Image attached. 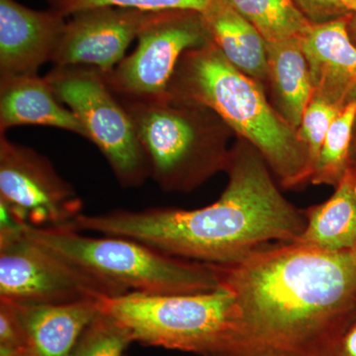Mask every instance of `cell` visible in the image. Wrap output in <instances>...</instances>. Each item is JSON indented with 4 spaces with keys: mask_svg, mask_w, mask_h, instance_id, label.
Instances as JSON below:
<instances>
[{
    "mask_svg": "<svg viewBox=\"0 0 356 356\" xmlns=\"http://www.w3.org/2000/svg\"><path fill=\"white\" fill-rule=\"evenodd\" d=\"M51 10L60 15H74L89 9L102 7L133 9L146 13L188 10L202 13L212 0H48Z\"/></svg>",
    "mask_w": 356,
    "mask_h": 356,
    "instance_id": "22",
    "label": "cell"
},
{
    "mask_svg": "<svg viewBox=\"0 0 356 356\" xmlns=\"http://www.w3.org/2000/svg\"><path fill=\"white\" fill-rule=\"evenodd\" d=\"M350 163L351 165H356V114L353 121V132H351Z\"/></svg>",
    "mask_w": 356,
    "mask_h": 356,
    "instance_id": "27",
    "label": "cell"
},
{
    "mask_svg": "<svg viewBox=\"0 0 356 356\" xmlns=\"http://www.w3.org/2000/svg\"><path fill=\"white\" fill-rule=\"evenodd\" d=\"M344 108L346 107L337 106L320 98L313 97L304 112L297 129V136L308 149L311 175H313L325 136Z\"/></svg>",
    "mask_w": 356,
    "mask_h": 356,
    "instance_id": "23",
    "label": "cell"
},
{
    "mask_svg": "<svg viewBox=\"0 0 356 356\" xmlns=\"http://www.w3.org/2000/svg\"><path fill=\"white\" fill-rule=\"evenodd\" d=\"M54 93L74 114L123 187H138L149 165L127 110L95 69L55 67L46 76Z\"/></svg>",
    "mask_w": 356,
    "mask_h": 356,
    "instance_id": "7",
    "label": "cell"
},
{
    "mask_svg": "<svg viewBox=\"0 0 356 356\" xmlns=\"http://www.w3.org/2000/svg\"><path fill=\"white\" fill-rule=\"evenodd\" d=\"M336 356H356V323L344 334Z\"/></svg>",
    "mask_w": 356,
    "mask_h": 356,
    "instance_id": "26",
    "label": "cell"
},
{
    "mask_svg": "<svg viewBox=\"0 0 356 356\" xmlns=\"http://www.w3.org/2000/svg\"><path fill=\"white\" fill-rule=\"evenodd\" d=\"M0 204L34 228H72L83 201L48 159L0 136Z\"/></svg>",
    "mask_w": 356,
    "mask_h": 356,
    "instance_id": "10",
    "label": "cell"
},
{
    "mask_svg": "<svg viewBox=\"0 0 356 356\" xmlns=\"http://www.w3.org/2000/svg\"><path fill=\"white\" fill-rule=\"evenodd\" d=\"M64 16L0 0V77L34 76L51 62L64 31Z\"/></svg>",
    "mask_w": 356,
    "mask_h": 356,
    "instance_id": "12",
    "label": "cell"
},
{
    "mask_svg": "<svg viewBox=\"0 0 356 356\" xmlns=\"http://www.w3.org/2000/svg\"><path fill=\"white\" fill-rule=\"evenodd\" d=\"M0 356H34L15 306L0 300Z\"/></svg>",
    "mask_w": 356,
    "mask_h": 356,
    "instance_id": "24",
    "label": "cell"
},
{
    "mask_svg": "<svg viewBox=\"0 0 356 356\" xmlns=\"http://www.w3.org/2000/svg\"><path fill=\"white\" fill-rule=\"evenodd\" d=\"M25 227L0 232V300L58 305L102 301L129 292L31 240Z\"/></svg>",
    "mask_w": 356,
    "mask_h": 356,
    "instance_id": "8",
    "label": "cell"
},
{
    "mask_svg": "<svg viewBox=\"0 0 356 356\" xmlns=\"http://www.w3.org/2000/svg\"><path fill=\"white\" fill-rule=\"evenodd\" d=\"M235 139L225 172L228 184L216 202L194 210L81 213L72 228L130 238L208 264L235 261L267 243L293 242L305 229V212L284 197L262 154L248 140Z\"/></svg>",
    "mask_w": 356,
    "mask_h": 356,
    "instance_id": "2",
    "label": "cell"
},
{
    "mask_svg": "<svg viewBox=\"0 0 356 356\" xmlns=\"http://www.w3.org/2000/svg\"><path fill=\"white\" fill-rule=\"evenodd\" d=\"M200 15L211 41L225 58L266 89V41L254 26L228 0H212Z\"/></svg>",
    "mask_w": 356,
    "mask_h": 356,
    "instance_id": "17",
    "label": "cell"
},
{
    "mask_svg": "<svg viewBox=\"0 0 356 356\" xmlns=\"http://www.w3.org/2000/svg\"><path fill=\"white\" fill-rule=\"evenodd\" d=\"M355 114L356 99L346 105L332 124L312 175V184L334 188L350 168L351 132Z\"/></svg>",
    "mask_w": 356,
    "mask_h": 356,
    "instance_id": "20",
    "label": "cell"
},
{
    "mask_svg": "<svg viewBox=\"0 0 356 356\" xmlns=\"http://www.w3.org/2000/svg\"><path fill=\"white\" fill-rule=\"evenodd\" d=\"M168 95L213 110L236 138L262 154L282 188L311 181L308 149L296 131L273 109L264 86L234 67L212 41L182 56Z\"/></svg>",
    "mask_w": 356,
    "mask_h": 356,
    "instance_id": "3",
    "label": "cell"
},
{
    "mask_svg": "<svg viewBox=\"0 0 356 356\" xmlns=\"http://www.w3.org/2000/svg\"><path fill=\"white\" fill-rule=\"evenodd\" d=\"M266 42L300 39L312 23L294 0H228Z\"/></svg>",
    "mask_w": 356,
    "mask_h": 356,
    "instance_id": "19",
    "label": "cell"
},
{
    "mask_svg": "<svg viewBox=\"0 0 356 356\" xmlns=\"http://www.w3.org/2000/svg\"><path fill=\"white\" fill-rule=\"evenodd\" d=\"M312 24H323L356 13V0H294Z\"/></svg>",
    "mask_w": 356,
    "mask_h": 356,
    "instance_id": "25",
    "label": "cell"
},
{
    "mask_svg": "<svg viewBox=\"0 0 356 356\" xmlns=\"http://www.w3.org/2000/svg\"><path fill=\"white\" fill-rule=\"evenodd\" d=\"M348 31L350 34L351 41L356 46V13L350 16L348 20Z\"/></svg>",
    "mask_w": 356,
    "mask_h": 356,
    "instance_id": "28",
    "label": "cell"
},
{
    "mask_svg": "<svg viewBox=\"0 0 356 356\" xmlns=\"http://www.w3.org/2000/svg\"><path fill=\"white\" fill-rule=\"evenodd\" d=\"M31 240L88 273L129 292L145 294H198L219 289L212 266L179 259L122 236H88L67 228H34Z\"/></svg>",
    "mask_w": 356,
    "mask_h": 356,
    "instance_id": "5",
    "label": "cell"
},
{
    "mask_svg": "<svg viewBox=\"0 0 356 356\" xmlns=\"http://www.w3.org/2000/svg\"><path fill=\"white\" fill-rule=\"evenodd\" d=\"M266 92L273 109L297 132L313 98L308 63L299 39L266 42Z\"/></svg>",
    "mask_w": 356,
    "mask_h": 356,
    "instance_id": "16",
    "label": "cell"
},
{
    "mask_svg": "<svg viewBox=\"0 0 356 356\" xmlns=\"http://www.w3.org/2000/svg\"><path fill=\"white\" fill-rule=\"evenodd\" d=\"M210 266L235 303L215 356H336L356 323V247L271 243Z\"/></svg>",
    "mask_w": 356,
    "mask_h": 356,
    "instance_id": "1",
    "label": "cell"
},
{
    "mask_svg": "<svg viewBox=\"0 0 356 356\" xmlns=\"http://www.w3.org/2000/svg\"><path fill=\"white\" fill-rule=\"evenodd\" d=\"M348 17L312 24L299 39L308 63L313 97L339 107L356 99V46Z\"/></svg>",
    "mask_w": 356,
    "mask_h": 356,
    "instance_id": "13",
    "label": "cell"
},
{
    "mask_svg": "<svg viewBox=\"0 0 356 356\" xmlns=\"http://www.w3.org/2000/svg\"><path fill=\"white\" fill-rule=\"evenodd\" d=\"M306 227L293 242L325 250L356 247V168L351 165L325 202L304 210Z\"/></svg>",
    "mask_w": 356,
    "mask_h": 356,
    "instance_id": "18",
    "label": "cell"
},
{
    "mask_svg": "<svg viewBox=\"0 0 356 356\" xmlns=\"http://www.w3.org/2000/svg\"><path fill=\"white\" fill-rule=\"evenodd\" d=\"M355 168H356V165H355Z\"/></svg>",
    "mask_w": 356,
    "mask_h": 356,
    "instance_id": "29",
    "label": "cell"
},
{
    "mask_svg": "<svg viewBox=\"0 0 356 356\" xmlns=\"http://www.w3.org/2000/svg\"><path fill=\"white\" fill-rule=\"evenodd\" d=\"M153 13L102 7L74 14L65 22L51 63L89 67L106 76L125 58L129 44Z\"/></svg>",
    "mask_w": 356,
    "mask_h": 356,
    "instance_id": "11",
    "label": "cell"
},
{
    "mask_svg": "<svg viewBox=\"0 0 356 356\" xmlns=\"http://www.w3.org/2000/svg\"><path fill=\"white\" fill-rule=\"evenodd\" d=\"M24 125L62 129L88 139L81 122L58 99L46 77H0V132Z\"/></svg>",
    "mask_w": 356,
    "mask_h": 356,
    "instance_id": "14",
    "label": "cell"
},
{
    "mask_svg": "<svg viewBox=\"0 0 356 356\" xmlns=\"http://www.w3.org/2000/svg\"><path fill=\"white\" fill-rule=\"evenodd\" d=\"M127 110L149 165L166 192H191L226 172L235 133L213 110L166 95L117 96Z\"/></svg>",
    "mask_w": 356,
    "mask_h": 356,
    "instance_id": "4",
    "label": "cell"
},
{
    "mask_svg": "<svg viewBox=\"0 0 356 356\" xmlns=\"http://www.w3.org/2000/svg\"><path fill=\"white\" fill-rule=\"evenodd\" d=\"M132 343L127 330L102 310L84 330L70 356H123Z\"/></svg>",
    "mask_w": 356,
    "mask_h": 356,
    "instance_id": "21",
    "label": "cell"
},
{
    "mask_svg": "<svg viewBox=\"0 0 356 356\" xmlns=\"http://www.w3.org/2000/svg\"><path fill=\"white\" fill-rule=\"evenodd\" d=\"M102 310L127 330L133 343L215 356L233 325V296L219 288L198 294L128 292L102 300Z\"/></svg>",
    "mask_w": 356,
    "mask_h": 356,
    "instance_id": "6",
    "label": "cell"
},
{
    "mask_svg": "<svg viewBox=\"0 0 356 356\" xmlns=\"http://www.w3.org/2000/svg\"><path fill=\"white\" fill-rule=\"evenodd\" d=\"M137 48L105 79L117 96L154 98L168 95L180 58L192 49L210 43L200 13H154L137 37Z\"/></svg>",
    "mask_w": 356,
    "mask_h": 356,
    "instance_id": "9",
    "label": "cell"
},
{
    "mask_svg": "<svg viewBox=\"0 0 356 356\" xmlns=\"http://www.w3.org/2000/svg\"><path fill=\"white\" fill-rule=\"evenodd\" d=\"M10 303V302H9ZM102 301L17 305L34 356H70L84 330L102 311Z\"/></svg>",
    "mask_w": 356,
    "mask_h": 356,
    "instance_id": "15",
    "label": "cell"
}]
</instances>
